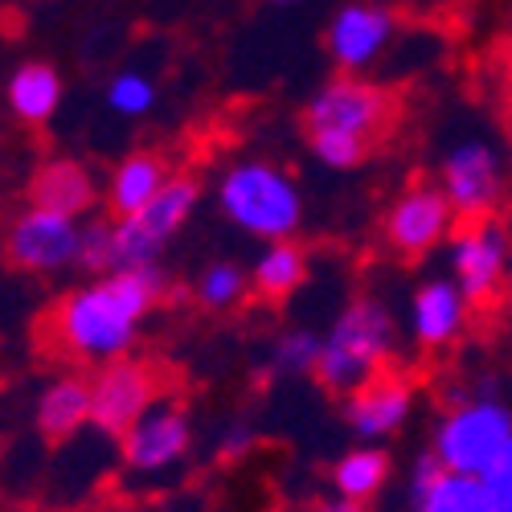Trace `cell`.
I'll return each instance as SVG.
<instances>
[{"label": "cell", "instance_id": "cell-26", "mask_svg": "<svg viewBox=\"0 0 512 512\" xmlns=\"http://www.w3.org/2000/svg\"><path fill=\"white\" fill-rule=\"evenodd\" d=\"M308 148L324 168H332V173H353V168H361L373 152V144H365L357 136H340V132H312Z\"/></svg>", "mask_w": 512, "mask_h": 512}, {"label": "cell", "instance_id": "cell-22", "mask_svg": "<svg viewBox=\"0 0 512 512\" xmlns=\"http://www.w3.org/2000/svg\"><path fill=\"white\" fill-rule=\"evenodd\" d=\"M390 451H381L373 443H361V447H349L345 455H340L332 463V492H345V496H357V500H373L381 488L390 484Z\"/></svg>", "mask_w": 512, "mask_h": 512}, {"label": "cell", "instance_id": "cell-11", "mask_svg": "<svg viewBox=\"0 0 512 512\" xmlns=\"http://www.w3.org/2000/svg\"><path fill=\"white\" fill-rule=\"evenodd\" d=\"M193 451V418L177 398H160L119 435V455L132 472L156 476Z\"/></svg>", "mask_w": 512, "mask_h": 512}, {"label": "cell", "instance_id": "cell-19", "mask_svg": "<svg viewBox=\"0 0 512 512\" xmlns=\"http://www.w3.org/2000/svg\"><path fill=\"white\" fill-rule=\"evenodd\" d=\"M91 422V377L54 373L33 398V426L46 439H70Z\"/></svg>", "mask_w": 512, "mask_h": 512}, {"label": "cell", "instance_id": "cell-12", "mask_svg": "<svg viewBox=\"0 0 512 512\" xmlns=\"http://www.w3.org/2000/svg\"><path fill=\"white\" fill-rule=\"evenodd\" d=\"M398 33V17L386 5H369V0H349L340 5L324 29V50L336 74H365L381 62Z\"/></svg>", "mask_w": 512, "mask_h": 512}, {"label": "cell", "instance_id": "cell-3", "mask_svg": "<svg viewBox=\"0 0 512 512\" xmlns=\"http://www.w3.org/2000/svg\"><path fill=\"white\" fill-rule=\"evenodd\" d=\"M222 218L238 226L242 234L259 242H287L304 226V193L295 185L287 168L263 160V156H242L230 160L218 185H213Z\"/></svg>", "mask_w": 512, "mask_h": 512}, {"label": "cell", "instance_id": "cell-2", "mask_svg": "<svg viewBox=\"0 0 512 512\" xmlns=\"http://www.w3.org/2000/svg\"><path fill=\"white\" fill-rule=\"evenodd\" d=\"M398 353V320L377 295H357L353 304L336 312V320L324 328V349L316 365V381L336 394L349 398L377 373H386Z\"/></svg>", "mask_w": 512, "mask_h": 512}, {"label": "cell", "instance_id": "cell-1", "mask_svg": "<svg viewBox=\"0 0 512 512\" xmlns=\"http://www.w3.org/2000/svg\"><path fill=\"white\" fill-rule=\"evenodd\" d=\"M164 267L107 271L66 291L50 312V345L78 365H107L132 353L148 312L164 300Z\"/></svg>", "mask_w": 512, "mask_h": 512}, {"label": "cell", "instance_id": "cell-27", "mask_svg": "<svg viewBox=\"0 0 512 512\" xmlns=\"http://www.w3.org/2000/svg\"><path fill=\"white\" fill-rule=\"evenodd\" d=\"M87 275H107L115 271V218H87L82 230V267Z\"/></svg>", "mask_w": 512, "mask_h": 512}, {"label": "cell", "instance_id": "cell-9", "mask_svg": "<svg viewBox=\"0 0 512 512\" xmlns=\"http://www.w3.org/2000/svg\"><path fill=\"white\" fill-rule=\"evenodd\" d=\"M459 213L439 181H410L386 209V246L398 259H426L431 250L451 242Z\"/></svg>", "mask_w": 512, "mask_h": 512}, {"label": "cell", "instance_id": "cell-16", "mask_svg": "<svg viewBox=\"0 0 512 512\" xmlns=\"http://www.w3.org/2000/svg\"><path fill=\"white\" fill-rule=\"evenodd\" d=\"M414 414V381L406 373H377L369 386L345 398V418L357 439H390Z\"/></svg>", "mask_w": 512, "mask_h": 512}, {"label": "cell", "instance_id": "cell-21", "mask_svg": "<svg viewBox=\"0 0 512 512\" xmlns=\"http://www.w3.org/2000/svg\"><path fill=\"white\" fill-rule=\"evenodd\" d=\"M250 279H254V291H259L263 300L283 304V300H291V295L308 283V250L295 242V238L267 242L263 254L254 259Z\"/></svg>", "mask_w": 512, "mask_h": 512}, {"label": "cell", "instance_id": "cell-24", "mask_svg": "<svg viewBox=\"0 0 512 512\" xmlns=\"http://www.w3.org/2000/svg\"><path fill=\"white\" fill-rule=\"evenodd\" d=\"M320 349H324V332L291 328V332H283L275 345H271L267 365H271V373H279V377H304V373H316Z\"/></svg>", "mask_w": 512, "mask_h": 512}, {"label": "cell", "instance_id": "cell-4", "mask_svg": "<svg viewBox=\"0 0 512 512\" xmlns=\"http://www.w3.org/2000/svg\"><path fill=\"white\" fill-rule=\"evenodd\" d=\"M512 439V410L504 398L492 394V386H480L472 394H455V402L443 410V418L431 431V451L447 472L488 476L496 459L504 455Z\"/></svg>", "mask_w": 512, "mask_h": 512}, {"label": "cell", "instance_id": "cell-6", "mask_svg": "<svg viewBox=\"0 0 512 512\" xmlns=\"http://www.w3.org/2000/svg\"><path fill=\"white\" fill-rule=\"evenodd\" d=\"M398 119V99L381 82L361 74H336L308 99L304 107V136L312 132H340L357 136L377 148V140L390 132Z\"/></svg>", "mask_w": 512, "mask_h": 512}, {"label": "cell", "instance_id": "cell-32", "mask_svg": "<svg viewBox=\"0 0 512 512\" xmlns=\"http://www.w3.org/2000/svg\"><path fill=\"white\" fill-rule=\"evenodd\" d=\"M275 5H295V0H275Z\"/></svg>", "mask_w": 512, "mask_h": 512}, {"label": "cell", "instance_id": "cell-18", "mask_svg": "<svg viewBox=\"0 0 512 512\" xmlns=\"http://www.w3.org/2000/svg\"><path fill=\"white\" fill-rule=\"evenodd\" d=\"M168 181H173V164L160 152H127L123 160H115V168L107 173L103 185V205L111 218H127V213L144 209Z\"/></svg>", "mask_w": 512, "mask_h": 512}, {"label": "cell", "instance_id": "cell-7", "mask_svg": "<svg viewBox=\"0 0 512 512\" xmlns=\"http://www.w3.org/2000/svg\"><path fill=\"white\" fill-rule=\"evenodd\" d=\"M439 185L451 197L459 222L492 218L508 193V160L484 132H467L439 156Z\"/></svg>", "mask_w": 512, "mask_h": 512}, {"label": "cell", "instance_id": "cell-29", "mask_svg": "<svg viewBox=\"0 0 512 512\" xmlns=\"http://www.w3.org/2000/svg\"><path fill=\"white\" fill-rule=\"evenodd\" d=\"M316 512H369V504L357 500V496H345V492H332L316 504Z\"/></svg>", "mask_w": 512, "mask_h": 512}, {"label": "cell", "instance_id": "cell-8", "mask_svg": "<svg viewBox=\"0 0 512 512\" xmlns=\"http://www.w3.org/2000/svg\"><path fill=\"white\" fill-rule=\"evenodd\" d=\"M82 230H87V218H70V213L29 201L25 209L13 213L5 254L21 275L54 279L62 271L82 267Z\"/></svg>", "mask_w": 512, "mask_h": 512}, {"label": "cell", "instance_id": "cell-5", "mask_svg": "<svg viewBox=\"0 0 512 512\" xmlns=\"http://www.w3.org/2000/svg\"><path fill=\"white\" fill-rule=\"evenodd\" d=\"M201 205V181L173 173L144 209L127 213V218H115V271H136V267H156L160 254L168 250L189 218Z\"/></svg>", "mask_w": 512, "mask_h": 512}, {"label": "cell", "instance_id": "cell-20", "mask_svg": "<svg viewBox=\"0 0 512 512\" xmlns=\"http://www.w3.org/2000/svg\"><path fill=\"white\" fill-rule=\"evenodd\" d=\"M62 95H66V82L58 74V66L41 62V58H29L21 66H13L9 82H5V103H9V115L25 127H41L50 123L62 107Z\"/></svg>", "mask_w": 512, "mask_h": 512}, {"label": "cell", "instance_id": "cell-31", "mask_svg": "<svg viewBox=\"0 0 512 512\" xmlns=\"http://www.w3.org/2000/svg\"><path fill=\"white\" fill-rule=\"evenodd\" d=\"M488 488H492L496 512H512V484H488Z\"/></svg>", "mask_w": 512, "mask_h": 512}, {"label": "cell", "instance_id": "cell-28", "mask_svg": "<svg viewBox=\"0 0 512 512\" xmlns=\"http://www.w3.org/2000/svg\"><path fill=\"white\" fill-rule=\"evenodd\" d=\"M254 443H259V431H254V426L230 422L226 431H222V439H218V447H213V455H218L222 463H242L254 451Z\"/></svg>", "mask_w": 512, "mask_h": 512}, {"label": "cell", "instance_id": "cell-10", "mask_svg": "<svg viewBox=\"0 0 512 512\" xmlns=\"http://www.w3.org/2000/svg\"><path fill=\"white\" fill-rule=\"evenodd\" d=\"M160 402V377L140 357H119L91 373V426L103 435H123L148 406Z\"/></svg>", "mask_w": 512, "mask_h": 512}, {"label": "cell", "instance_id": "cell-13", "mask_svg": "<svg viewBox=\"0 0 512 512\" xmlns=\"http://www.w3.org/2000/svg\"><path fill=\"white\" fill-rule=\"evenodd\" d=\"M508 254H512V238L496 218H480V222H463L451 234V279L467 291L472 304H484L500 291L504 271H508Z\"/></svg>", "mask_w": 512, "mask_h": 512}, {"label": "cell", "instance_id": "cell-30", "mask_svg": "<svg viewBox=\"0 0 512 512\" xmlns=\"http://www.w3.org/2000/svg\"><path fill=\"white\" fill-rule=\"evenodd\" d=\"M488 484H512V439H508V447H504V455L496 459V467L484 476Z\"/></svg>", "mask_w": 512, "mask_h": 512}, {"label": "cell", "instance_id": "cell-17", "mask_svg": "<svg viewBox=\"0 0 512 512\" xmlns=\"http://www.w3.org/2000/svg\"><path fill=\"white\" fill-rule=\"evenodd\" d=\"M29 201L46 205L70 218H95V209L103 201V189L95 181V173L74 156H50L46 164L33 168L29 177Z\"/></svg>", "mask_w": 512, "mask_h": 512}, {"label": "cell", "instance_id": "cell-23", "mask_svg": "<svg viewBox=\"0 0 512 512\" xmlns=\"http://www.w3.org/2000/svg\"><path fill=\"white\" fill-rule=\"evenodd\" d=\"M250 287H254V279H250L246 267H238V263H230V259H218V263H209V267L197 275L193 300H197L205 312H230V308H238V304L246 300Z\"/></svg>", "mask_w": 512, "mask_h": 512}, {"label": "cell", "instance_id": "cell-25", "mask_svg": "<svg viewBox=\"0 0 512 512\" xmlns=\"http://www.w3.org/2000/svg\"><path fill=\"white\" fill-rule=\"evenodd\" d=\"M107 111L119 119H144L156 107V82L144 70H115L107 78Z\"/></svg>", "mask_w": 512, "mask_h": 512}, {"label": "cell", "instance_id": "cell-15", "mask_svg": "<svg viewBox=\"0 0 512 512\" xmlns=\"http://www.w3.org/2000/svg\"><path fill=\"white\" fill-rule=\"evenodd\" d=\"M406 512H496V504L484 476L447 472L435 451H426L406 484Z\"/></svg>", "mask_w": 512, "mask_h": 512}, {"label": "cell", "instance_id": "cell-14", "mask_svg": "<svg viewBox=\"0 0 512 512\" xmlns=\"http://www.w3.org/2000/svg\"><path fill=\"white\" fill-rule=\"evenodd\" d=\"M467 320H472V300H467V291L455 279L431 275L410 291L406 328H410V340L418 349H426V353L451 349L463 336Z\"/></svg>", "mask_w": 512, "mask_h": 512}]
</instances>
